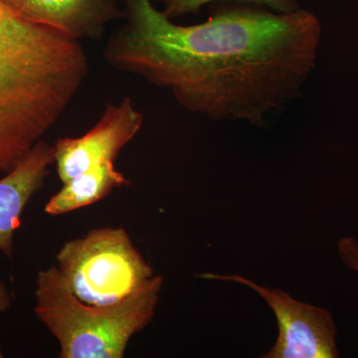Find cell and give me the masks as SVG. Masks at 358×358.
Returning a JSON list of instances; mask_svg holds the SVG:
<instances>
[{"mask_svg": "<svg viewBox=\"0 0 358 358\" xmlns=\"http://www.w3.org/2000/svg\"><path fill=\"white\" fill-rule=\"evenodd\" d=\"M124 22L105 48L115 70L169 90L187 112L214 122L265 126L303 95L322 26L312 11L221 6L208 20L178 25L152 0H122Z\"/></svg>", "mask_w": 358, "mask_h": 358, "instance_id": "1", "label": "cell"}, {"mask_svg": "<svg viewBox=\"0 0 358 358\" xmlns=\"http://www.w3.org/2000/svg\"><path fill=\"white\" fill-rule=\"evenodd\" d=\"M89 70L79 41L25 20L0 0V173L57 124Z\"/></svg>", "mask_w": 358, "mask_h": 358, "instance_id": "2", "label": "cell"}, {"mask_svg": "<svg viewBox=\"0 0 358 358\" xmlns=\"http://www.w3.org/2000/svg\"><path fill=\"white\" fill-rule=\"evenodd\" d=\"M162 285L155 275L126 300L92 306L80 301L52 266L37 274L34 315L57 339L60 358H122L134 334L154 320Z\"/></svg>", "mask_w": 358, "mask_h": 358, "instance_id": "3", "label": "cell"}, {"mask_svg": "<svg viewBox=\"0 0 358 358\" xmlns=\"http://www.w3.org/2000/svg\"><path fill=\"white\" fill-rule=\"evenodd\" d=\"M55 259L66 286L92 306L126 300L155 275L122 227L94 228L84 237L66 242Z\"/></svg>", "mask_w": 358, "mask_h": 358, "instance_id": "4", "label": "cell"}, {"mask_svg": "<svg viewBox=\"0 0 358 358\" xmlns=\"http://www.w3.org/2000/svg\"><path fill=\"white\" fill-rule=\"evenodd\" d=\"M205 279L237 282L263 298L277 317L279 336L262 358H336V324L327 308L294 300L282 289H268L239 275H201Z\"/></svg>", "mask_w": 358, "mask_h": 358, "instance_id": "5", "label": "cell"}, {"mask_svg": "<svg viewBox=\"0 0 358 358\" xmlns=\"http://www.w3.org/2000/svg\"><path fill=\"white\" fill-rule=\"evenodd\" d=\"M143 120L145 115L134 107L131 96H124L119 103H108L96 126L84 136L58 138L54 164L62 183L108 160L114 162L140 133Z\"/></svg>", "mask_w": 358, "mask_h": 358, "instance_id": "6", "label": "cell"}, {"mask_svg": "<svg viewBox=\"0 0 358 358\" xmlns=\"http://www.w3.org/2000/svg\"><path fill=\"white\" fill-rule=\"evenodd\" d=\"M54 162V145L41 140L0 178V252L8 260L13 258L14 235L21 226L23 212L43 188Z\"/></svg>", "mask_w": 358, "mask_h": 358, "instance_id": "7", "label": "cell"}, {"mask_svg": "<svg viewBox=\"0 0 358 358\" xmlns=\"http://www.w3.org/2000/svg\"><path fill=\"white\" fill-rule=\"evenodd\" d=\"M122 0H24L25 20L48 26L71 39H99L106 27L122 17Z\"/></svg>", "mask_w": 358, "mask_h": 358, "instance_id": "8", "label": "cell"}, {"mask_svg": "<svg viewBox=\"0 0 358 358\" xmlns=\"http://www.w3.org/2000/svg\"><path fill=\"white\" fill-rule=\"evenodd\" d=\"M127 183L128 179L115 169L114 162L108 160L63 183L62 188L45 204V213L60 216L84 208Z\"/></svg>", "mask_w": 358, "mask_h": 358, "instance_id": "9", "label": "cell"}, {"mask_svg": "<svg viewBox=\"0 0 358 358\" xmlns=\"http://www.w3.org/2000/svg\"><path fill=\"white\" fill-rule=\"evenodd\" d=\"M162 6V13L169 20H176L187 14H197L202 7L212 2H240L265 7L277 13H291L301 8L298 0H154Z\"/></svg>", "mask_w": 358, "mask_h": 358, "instance_id": "10", "label": "cell"}, {"mask_svg": "<svg viewBox=\"0 0 358 358\" xmlns=\"http://www.w3.org/2000/svg\"><path fill=\"white\" fill-rule=\"evenodd\" d=\"M338 255L346 267L358 273V241L355 237H343L338 244Z\"/></svg>", "mask_w": 358, "mask_h": 358, "instance_id": "11", "label": "cell"}, {"mask_svg": "<svg viewBox=\"0 0 358 358\" xmlns=\"http://www.w3.org/2000/svg\"><path fill=\"white\" fill-rule=\"evenodd\" d=\"M13 305V294L6 282L0 279V315L6 313Z\"/></svg>", "mask_w": 358, "mask_h": 358, "instance_id": "12", "label": "cell"}, {"mask_svg": "<svg viewBox=\"0 0 358 358\" xmlns=\"http://www.w3.org/2000/svg\"><path fill=\"white\" fill-rule=\"evenodd\" d=\"M2 2L11 7V8L14 9V10L20 13L21 6H22L23 1L24 0H1Z\"/></svg>", "mask_w": 358, "mask_h": 358, "instance_id": "13", "label": "cell"}, {"mask_svg": "<svg viewBox=\"0 0 358 358\" xmlns=\"http://www.w3.org/2000/svg\"><path fill=\"white\" fill-rule=\"evenodd\" d=\"M3 357V353H2L1 348H0V358Z\"/></svg>", "mask_w": 358, "mask_h": 358, "instance_id": "14", "label": "cell"}]
</instances>
